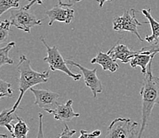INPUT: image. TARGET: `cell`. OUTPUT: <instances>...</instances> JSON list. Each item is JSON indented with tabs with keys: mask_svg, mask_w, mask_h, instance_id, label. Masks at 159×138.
<instances>
[{
	"mask_svg": "<svg viewBox=\"0 0 159 138\" xmlns=\"http://www.w3.org/2000/svg\"><path fill=\"white\" fill-rule=\"evenodd\" d=\"M151 66L152 61L149 64L146 74H144L143 82L139 91L142 100V121L137 138H143L153 109L159 104V78L153 75Z\"/></svg>",
	"mask_w": 159,
	"mask_h": 138,
	"instance_id": "cell-1",
	"label": "cell"
},
{
	"mask_svg": "<svg viewBox=\"0 0 159 138\" xmlns=\"http://www.w3.org/2000/svg\"><path fill=\"white\" fill-rule=\"evenodd\" d=\"M18 70L19 72L18 79V90L20 91L19 96L11 108V111L15 112L19 107V104L22 100L25 93L33 87L40 83H47L49 78V71L38 72L33 70L31 67V61L25 55H21L19 62L18 64Z\"/></svg>",
	"mask_w": 159,
	"mask_h": 138,
	"instance_id": "cell-2",
	"label": "cell"
},
{
	"mask_svg": "<svg viewBox=\"0 0 159 138\" xmlns=\"http://www.w3.org/2000/svg\"><path fill=\"white\" fill-rule=\"evenodd\" d=\"M137 121L126 117H116L107 129L105 138H137L139 129Z\"/></svg>",
	"mask_w": 159,
	"mask_h": 138,
	"instance_id": "cell-3",
	"label": "cell"
},
{
	"mask_svg": "<svg viewBox=\"0 0 159 138\" xmlns=\"http://www.w3.org/2000/svg\"><path fill=\"white\" fill-rule=\"evenodd\" d=\"M40 40L45 46L46 50H47V56L44 57L43 59H44V62H47L48 64L49 68L52 72L60 71V72L66 74L75 81H78L81 79L82 75L80 74L73 73L69 69L66 59H63L61 53H60V51L58 49L57 46H52V47L49 46L44 37H40Z\"/></svg>",
	"mask_w": 159,
	"mask_h": 138,
	"instance_id": "cell-4",
	"label": "cell"
},
{
	"mask_svg": "<svg viewBox=\"0 0 159 138\" xmlns=\"http://www.w3.org/2000/svg\"><path fill=\"white\" fill-rule=\"evenodd\" d=\"M135 9L126 10L121 16H117L112 21V29L115 31H128L135 34L140 41H143L141 36L139 34L138 27L142 26L144 23H148V21L140 22L135 17Z\"/></svg>",
	"mask_w": 159,
	"mask_h": 138,
	"instance_id": "cell-5",
	"label": "cell"
},
{
	"mask_svg": "<svg viewBox=\"0 0 159 138\" xmlns=\"http://www.w3.org/2000/svg\"><path fill=\"white\" fill-rule=\"evenodd\" d=\"M9 20L11 26L28 33H30L33 27L40 26L42 23V20H37L34 14L24 7L18 10H11Z\"/></svg>",
	"mask_w": 159,
	"mask_h": 138,
	"instance_id": "cell-6",
	"label": "cell"
},
{
	"mask_svg": "<svg viewBox=\"0 0 159 138\" xmlns=\"http://www.w3.org/2000/svg\"><path fill=\"white\" fill-rule=\"evenodd\" d=\"M66 61L67 64L77 67V68L80 69L81 72H82V75H83L85 84L86 85V87H88L91 90V91H92L93 94V98H97L98 93H102L103 91L102 83L98 77V75H97L98 69L97 68L88 69V68L81 65L80 64L76 63V62L70 59H66Z\"/></svg>",
	"mask_w": 159,
	"mask_h": 138,
	"instance_id": "cell-7",
	"label": "cell"
},
{
	"mask_svg": "<svg viewBox=\"0 0 159 138\" xmlns=\"http://www.w3.org/2000/svg\"><path fill=\"white\" fill-rule=\"evenodd\" d=\"M30 91L35 96L34 105L38 106L40 109L48 111L50 110H54L59 103L57 100L60 98V94L56 92L44 89H35L32 88Z\"/></svg>",
	"mask_w": 159,
	"mask_h": 138,
	"instance_id": "cell-8",
	"label": "cell"
},
{
	"mask_svg": "<svg viewBox=\"0 0 159 138\" xmlns=\"http://www.w3.org/2000/svg\"><path fill=\"white\" fill-rule=\"evenodd\" d=\"M45 14L49 18V26H52L55 21L70 24L75 18V10L58 4L52 9L46 11Z\"/></svg>",
	"mask_w": 159,
	"mask_h": 138,
	"instance_id": "cell-9",
	"label": "cell"
},
{
	"mask_svg": "<svg viewBox=\"0 0 159 138\" xmlns=\"http://www.w3.org/2000/svg\"><path fill=\"white\" fill-rule=\"evenodd\" d=\"M73 100L69 99L64 104L59 103L54 110H50L48 113L52 114L56 120L61 121L63 123L70 121L74 117H78L80 116L79 113H75L72 108Z\"/></svg>",
	"mask_w": 159,
	"mask_h": 138,
	"instance_id": "cell-10",
	"label": "cell"
},
{
	"mask_svg": "<svg viewBox=\"0 0 159 138\" xmlns=\"http://www.w3.org/2000/svg\"><path fill=\"white\" fill-rule=\"evenodd\" d=\"M139 51L131 50L128 46L121 43H117L115 46L111 48L108 52V54L115 60H120L124 64L130 63Z\"/></svg>",
	"mask_w": 159,
	"mask_h": 138,
	"instance_id": "cell-11",
	"label": "cell"
},
{
	"mask_svg": "<svg viewBox=\"0 0 159 138\" xmlns=\"http://www.w3.org/2000/svg\"><path fill=\"white\" fill-rule=\"evenodd\" d=\"M90 63L93 64H98L102 66L104 71H108L112 73H114L119 69V64L108 54V53L99 52L94 58L91 59Z\"/></svg>",
	"mask_w": 159,
	"mask_h": 138,
	"instance_id": "cell-12",
	"label": "cell"
},
{
	"mask_svg": "<svg viewBox=\"0 0 159 138\" xmlns=\"http://www.w3.org/2000/svg\"><path fill=\"white\" fill-rule=\"evenodd\" d=\"M142 14H143V16L145 18H147L148 20V23L150 25V28L152 30V34L150 36H147L145 38L146 41H147L148 43H154L156 40L159 39V21H157V20L154 19V17L151 15V10L150 8L148 9H143L141 10Z\"/></svg>",
	"mask_w": 159,
	"mask_h": 138,
	"instance_id": "cell-13",
	"label": "cell"
},
{
	"mask_svg": "<svg viewBox=\"0 0 159 138\" xmlns=\"http://www.w3.org/2000/svg\"><path fill=\"white\" fill-rule=\"evenodd\" d=\"M154 57V55L144 54V53H142L140 51H139V53L131 59L130 65L133 68L139 67L141 68L142 73L144 75L147 72L150 63L153 61Z\"/></svg>",
	"mask_w": 159,
	"mask_h": 138,
	"instance_id": "cell-14",
	"label": "cell"
},
{
	"mask_svg": "<svg viewBox=\"0 0 159 138\" xmlns=\"http://www.w3.org/2000/svg\"><path fill=\"white\" fill-rule=\"evenodd\" d=\"M17 115L15 112L11 111V108L4 109L1 112L0 114V126L1 127H5L10 133L12 134L14 132V126L11 124L13 121L17 119Z\"/></svg>",
	"mask_w": 159,
	"mask_h": 138,
	"instance_id": "cell-15",
	"label": "cell"
},
{
	"mask_svg": "<svg viewBox=\"0 0 159 138\" xmlns=\"http://www.w3.org/2000/svg\"><path fill=\"white\" fill-rule=\"evenodd\" d=\"M18 122L14 126V132L12 135L13 138H27L30 128L24 121L17 115Z\"/></svg>",
	"mask_w": 159,
	"mask_h": 138,
	"instance_id": "cell-16",
	"label": "cell"
},
{
	"mask_svg": "<svg viewBox=\"0 0 159 138\" xmlns=\"http://www.w3.org/2000/svg\"><path fill=\"white\" fill-rule=\"evenodd\" d=\"M15 46V42H10L5 47L0 49V67L5 64L11 65L14 64V60L9 56V52Z\"/></svg>",
	"mask_w": 159,
	"mask_h": 138,
	"instance_id": "cell-17",
	"label": "cell"
},
{
	"mask_svg": "<svg viewBox=\"0 0 159 138\" xmlns=\"http://www.w3.org/2000/svg\"><path fill=\"white\" fill-rule=\"evenodd\" d=\"M20 0H0V16L11 8H18Z\"/></svg>",
	"mask_w": 159,
	"mask_h": 138,
	"instance_id": "cell-18",
	"label": "cell"
},
{
	"mask_svg": "<svg viewBox=\"0 0 159 138\" xmlns=\"http://www.w3.org/2000/svg\"><path fill=\"white\" fill-rule=\"evenodd\" d=\"M14 95V90L11 88V84L0 79V98H11Z\"/></svg>",
	"mask_w": 159,
	"mask_h": 138,
	"instance_id": "cell-19",
	"label": "cell"
},
{
	"mask_svg": "<svg viewBox=\"0 0 159 138\" xmlns=\"http://www.w3.org/2000/svg\"><path fill=\"white\" fill-rule=\"evenodd\" d=\"M11 21L5 20L2 21L0 23V43L2 44L9 36V33L11 31Z\"/></svg>",
	"mask_w": 159,
	"mask_h": 138,
	"instance_id": "cell-20",
	"label": "cell"
},
{
	"mask_svg": "<svg viewBox=\"0 0 159 138\" xmlns=\"http://www.w3.org/2000/svg\"><path fill=\"white\" fill-rule=\"evenodd\" d=\"M142 53L148 55H154L155 56L157 53H159V39L155 42L152 43V45L148 47H144L139 50Z\"/></svg>",
	"mask_w": 159,
	"mask_h": 138,
	"instance_id": "cell-21",
	"label": "cell"
},
{
	"mask_svg": "<svg viewBox=\"0 0 159 138\" xmlns=\"http://www.w3.org/2000/svg\"><path fill=\"white\" fill-rule=\"evenodd\" d=\"M102 134V131L100 129H96L93 132L89 133L85 129H81L80 130V136L79 138H98Z\"/></svg>",
	"mask_w": 159,
	"mask_h": 138,
	"instance_id": "cell-22",
	"label": "cell"
},
{
	"mask_svg": "<svg viewBox=\"0 0 159 138\" xmlns=\"http://www.w3.org/2000/svg\"><path fill=\"white\" fill-rule=\"evenodd\" d=\"M76 133L75 130L74 129H70L68 127V126L66 125V123H64V129L62 130L61 133L58 135L56 138H72L74 134Z\"/></svg>",
	"mask_w": 159,
	"mask_h": 138,
	"instance_id": "cell-23",
	"label": "cell"
},
{
	"mask_svg": "<svg viewBox=\"0 0 159 138\" xmlns=\"http://www.w3.org/2000/svg\"><path fill=\"white\" fill-rule=\"evenodd\" d=\"M43 123H44V115L41 113L38 114V133H37V138H45L44 133V127H43Z\"/></svg>",
	"mask_w": 159,
	"mask_h": 138,
	"instance_id": "cell-24",
	"label": "cell"
},
{
	"mask_svg": "<svg viewBox=\"0 0 159 138\" xmlns=\"http://www.w3.org/2000/svg\"><path fill=\"white\" fill-rule=\"evenodd\" d=\"M80 1L82 0H58V2H59V5L63 6V7H71Z\"/></svg>",
	"mask_w": 159,
	"mask_h": 138,
	"instance_id": "cell-25",
	"label": "cell"
},
{
	"mask_svg": "<svg viewBox=\"0 0 159 138\" xmlns=\"http://www.w3.org/2000/svg\"><path fill=\"white\" fill-rule=\"evenodd\" d=\"M44 1V0H32L30 3L27 4V5H25L23 7H24L25 10H30V8H31L32 6H33L34 4H39V5H41V4H43Z\"/></svg>",
	"mask_w": 159,
	"mask_h": 138,
	"instance_id": "cell-26",
	"label": "cell"
},
{
	"mask_svg": "<svg viewBox=\"0 0 159 138\" xmlns=\"http://www.w3.org/2000/svg\"><path fill=\"white\" fill-rule=\"evenodd\" d=\"M97 2L99 3V7H101V8H102L104 6V4L106 2H111L112 0H96Z\"/></svg>",
	"mask_w": 159,
	"mask_h": 138,
	"instance_id": "cell-27",
	"label": "cell"
},
{
	"mask_svg": "<svg viewBox=\"0 0 159 138\" xmlns=\"http://www.w3.org/2000/svg\"><path fill=\"white\" fill-rule=\"evenodd\" d=\"M0 138H9L7 134H4V133H1L0 134Z\"/></svg>",
	"mask_w": 159,
	"mask_h": 138,
	"instance_id": "cell-28",
	"label": "cell"
},
{
	"mask_svg": "<svg viewBox=\"0 0 159 138\" xmlns=\"http://www.w3.org/2000/svg\"><path fill=\"white\" fill-rule=\"evenodd\" d=\"M28 1H30V2H31V1H32V0H28Z\"/></svg>",
	"mask_w": 159,
	"mask_h": 138,
	"instance_id": "cell-29",
	"label": "cell"
}]
</instances>
